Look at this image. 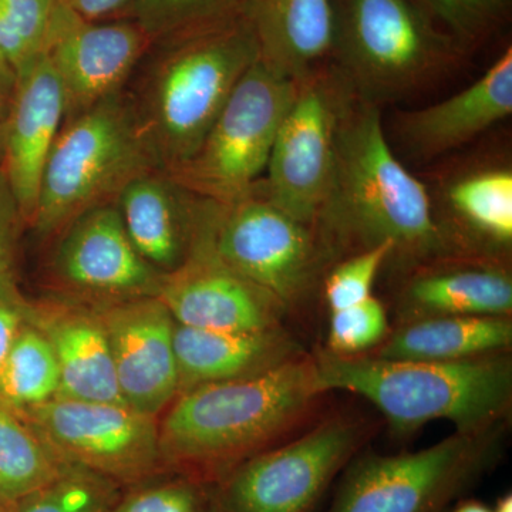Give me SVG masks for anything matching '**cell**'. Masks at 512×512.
I'll return each mask as SVG.
<instances>
[{
    "mask_svg": "<svg viewBox=\"0 0 512 512\" xmlns=\"http://www.w3.org/2000/svg\"><path fill=\"white\" fill-rule=\"evenodd\" d=\"M330 261L390 244L404 268L468 255L441 225L426 185L394 154L377 104L356 96L340 121L328 192L315 225Z\"/></svg>",
    "mask_w": 512,
    "mask_h": 512,
    "instance_id": "cell-1",
    "label": "cell"
},
{
    "mask_svg": "<svg viewBox=\"0 0 512 512\" xmlns=\"http://www.w3.org/2000/svg\"><path fill=\"white\" fill-rule=\"evenodd\" d=\"M326 396L313 353L262 375L185 390L158 419L165 466L221 483L249 458L312 426Z\"/></svg>",
    "mask_w": 512,
    "mask_h": 512,
    "instance_id": "cell-2",
    "label": "cell"
},
{
    "mask_svg": "<svg viewBox=\"0 0 512 512\" xmlns=\"http://www.w3.org/2000/svg\"><path fill=\"white\" fill-rule=\"evenodd\" d=\"M153 57L128 92L158 165L174 170L192 156L239 80L259 60L244 16L153 43Z\"/></svg>",
    "mask_w": 512,
    "mask_h": 512,
    "instance_id": "cell-3",
    "label": "cell"
},
{
    "mask_svg": "<svg viewBox=\"0 0 512 512\" xmlns=\"http://www.w3.org/2000/svg\"><path fill=\"white\" fill-rule=\"evenodd\" d=\"M313 356L326 392L363 397L396 433H412L434 420L451 421L464 433L507 423L512 403L508 352L450 362L339 356L328 350Z\"/></svg>",
    "mask_w": 512,
    "mask_h": 512,
    "instance_id": "cell-4",
    "label": "cell"
},
{
    "mask_svg": "<svg viewBox=\"0 0 512 512\" xmlns=\"http://www.w3.org/2000/svg\"><path fill=\"white\" fill-rule=\"evenodd\" d=\"M160 168L127 90L64 120L47 157L29 228L52 239L84 211L116 201L138 175Z\"/></svg>",
    "mask_w": 512,
    "mask_h": 512,
    "instance_id": "cell-5",
    "label": "cell"
},
{
    "mask_svg": "<svg viewBox=\"0 0 512 512\" xmlns=\"http://www.w3.org/2000/svg\"><path fill=\"white\" fill-rule=\"evenodd\" d=\"M463 55L416 0H335L330 56L359 99H402Z\"/></svg>",
    "mask_w": 512,
    "mask_h": 512,
    "instance_id": "cell-6",
    "label": "cell"
},
{
    "mask_svg": "<svg viewBox=\"0 0 512 512\" xmlns=\"http://www.w3.org/2000/svg\"><path fill=\"white\" fill-rule=\"evenodd\" d=\"M379 426L348 410L322 414L308 429L249 458L218 483L217 512H315Z\"/></svg>",
    "mask_w": 512,
    "mask_h": 512,
    "instance_id": "cell-7",
    "label": "cell"
},
{
    "mask_svg": "<svg viewBox=\"0 0 512 512\" xmlns=\"http://www.w3.org/2000/svg\"><path fill=\"white\" fill-rule=\"evenodd\" d=\"M504 429L456 431L423 450L356 456L328 512H443L497 463Z\"/></svg>",
    "mask_w": 512,
    "mask_h": 512,
    "instance_id": "cell-8",
    "label": "cell"
},
{
    "mask_svg": "<svg viewBox=\"0 0 512 512\" xmlns=\"http://www.w3.org/2000/svg\"><path fill=\"white\" fill-rule=\"evenodd\" d=\"M200 237L225 265L272 293L289 313L309 301L330 264L315 228L272 204L261 181L231 204L212 202Z\"/></svg>",
    "mask_w": 512,
    "mask_h": 512,
    "instance_id": "cell-9",
    "label": "cell"
},
{
    "mask_svg": "<svg viewBox=\"0 0 512 512\" xmlns=\"http://www.w3.org/2000/svg\"><path fill=\"white\" fill-rule=\"evenodd\" d=\"M298 82L261 60L244 74L192 156L168 171L202 198L227 205L254 190L268 167Z\"/></svg>",
    "mask_w": 512,
    "mask_h": 512,
    "instance_id": "cell-10",
    "label": "cell"
},
{
    "mask_svg": "<svg viewBox=\"0 0 512 512\" xmlns=\"http://www.w3.org/2000/svg\"><path fill=\"white\" fill-rule=\"evenodd\" d=\"M355 97L335 66H320L298 82L276 133L262 191L303 224L315 225L328 192L340 121Z\"/></svg>",
    "mask_w": 512,
    "mask_h": 512,
    "instance_id": "cell-11",
    "label": "cell"
},
{
    "mask_svg": "<svg viewBox=\"0 0 512 512\" xmlns=\"http://www.w3.org/2000/svg\"><path fill=\"white\" fill-rule=\"evenodd\" d=\"M22 413L64 461L111 483L140 484L167 467L157 417L127 404L56 397Z\"/></svg>",
    "mask_w": 512,
    "mask_h": 512,
    "instance_id": "cell-12",
    "label": "cell"
},
{
    "mask_svg": "<svg viewBox=\"0 0 512 512\" xmlns=\"http://www.w3.org/2000/svg\"><path fill=\"white\" fill-rule=\"evenodd\" d=\"M52 239L50 293L92 305L160 295L165 275L138 254L114 202L84 211Z\"/></svg>",
    "mask_w": 512,
    "mask_h": 512,
    "instance_id": "cell-13",
    "label": "cell"
},
{
    "mask_svg": "<svg viewBox=\"0 0 512 512\" xmlns=\"http://www.w3.org/2000/svg\"><path fill=\"white\" fill-rule=\"evenodd\" d=\"M153 40L136 20L93 22L57 2L45 55L62 86L64 120L126 90Z\"/></svg>",
    "mask_w": 512,
    "mask_h": 512,
    "instance_id": "cell-14",
    "label": "cell"
},
{
    "mask_svg": "<svg viewBox=\"0 0 512 512\" xmlns=\"http://www.w3.org/2000/svg\"><path fill=\"white\" fill-rule=\"evenodd\" d=\"M93 306L109 339L121 399L160 419L180 392L173 316L158 296Z\"/></svg>",
    "mask_w": 512,
    "mask_h": 512,
    "instance_id": "cell-15",
    "label": "cell"
},
{
    "mask_svg": "<svg viewBox=\"0 0 512 512\" xmlns=\"http://www.w3.org/2000/svg\"><path fill=\"white\" fill-rule=\"evenodd\" d=\"M158 298L188 328L258 332L282 328L289 315L272 293L217 258L200 231L184 264L165 275Z\"/></svg>",
    "mask_w": 512,
    "mask_h": 512,
    "instance_id": "cell-16",
    "label": "cell"
},
{
    "mask_svg": "<svg viewBox=\"0 0 512 512\" xmlns=\"http://www.w3.org/2000/svg\"><path fill=\"white\" fill-rule=\"evenodd\" d=\"M63 121L62 86L49 57L42 53L16 74L15 92L2 123V170L28 227L47 157Z\"/></svg>",
    "mask_w": 512,
    "mask_h": 512,
    "instance_id": "cell-17",
    "label": "cell"
},
{
    "mask_svg": "<svg viewBox=\"0 0 512 512\" xmlns=\"http://www.w3.org/2000/svg\"><path fill=\"white\" fill-rule=\"evenodd\" d=\"M512 113V49L498 57L477 80L448 99L394 120V134L404 153L430 161L463 147Z\"/></svg>",
    "mask_w": 512,
    "mask_h": 512,
    "instance_id": "cell-18",
    "label": "cell"
},
{
    "mask_svg": "<svg viewBox=\"0 0 512 512\" xmlns=\"http://www.w3.org/2000/svg\"><path fill=\"white\" fill-rule=\"evenodd\" d=\"M212 202L156 168L130 181L114 204L138 254L168 275L190 255Z\"/></svg>",
    "mask_w": 512,
    "mask_h": 512,
    "instance_id": "cell-19",
    "label": "cell"
},
{
    "mask_svg": "<svg viewBox=\"0 0 512 512\" xmlns=\"http://www.w3.org/2000/svg\"><path fill=\"white\" fill-rule=\"evenodd\" d=\"M28 320L45 335L60 370L57 397L123 403L109 339L90 303L50 293L30 299Z\"/></svg>",
    "mask_w": 512,
    "mask_h": 512,
    "instance_id": "cell-20",
    "label": "cell"
},
{
    "mask_svg": "<svg viewBox=\"0 0 512 512\" xmlns=\"http://www.w3.org/2000/svg\"><path fill=\"white\" fill-rule=\"evenodd\" d=\"M512 279L500 258L453 255L412 268L399 295L402 323L437 316H507Z\"/></svg>",
    "mask_w": 512,
    "mask_h": 512,
    "instance_id": "cell-21",
    "label": "cell"
},
{
    "mask_svg": "<svg viewBox=\"0 0 512 512\" xmlns=\"http://www.w3.org/2000/svg\"><path fill=\"white\" fill-rule=\"evenodd\" d=\"M180 392L201 384L262 375L305 355L291 332L282 328L229 332L188 328L175 322Z\"/></svg>",
    "mask_w": 512,
    "mask_h": 512,
    "instance_id": "cell-22",
    "label": "cell"
},
{
    "mask_svg": "<svg viewBox=\"0 0 512 512\" xmlns=\"http://www.w3.org/2000/svg\"><path fill=\"white\" fill-rule=\"evenodd\" d=\"M335 0H245L244 18L258 43L259 60L299 82L330 56Z\"/></svg>",
    "mask_w": 512,
    "mask_h": 512,
    "instance_id": "cell-23",
    "label": "cell"
},
{
    "mask_svg": "<svg viewBox=\"0 0 512 512\" xmlns=\"http://www.w3.org/2000/svg\"><path fill=\"white\" fill-rule=\"evenodd\" d=\"M440 220L466 254L493 256L512 242V171L495 165L457 175L441 192Z\"/></svg>",
    "mask_w": 512,
    "mask_h": 512,
    "instance_id": "cell-24",
    "label": "cell"
},
{
    "mask_svg": "<svg viewBox=\"0 0 512 512\" xmlns=\"http://www.w3.org/2000/svg\"><path fill=\"white\" fill-rule=\"evenodd\" d=\"M511 343L512 322L507 316H437L402 323L366 356L450 362L508 352Z\"/></svg>",
    "mask_w": 512,
    "mask_h": 512,
    "instance_id": "cell-25",
    "label": "cell"
},
{
    "mask_svg": "<svg viewBox=\"0 0 512 512\" xmlns=\"http://www.w3.org/2000/svg\"><path fill=\"white\" fill-rule=\"evenodd\" d=\"M73 467L25 414L0 399V501L6 507L52 484Z\"/></svg>",
    "mask_w": 512,
    "mask_h": 512,
    "instance_id": "cell-26",
    "label": "cell"
},
{
    "mask_svg": "<svg viewBox=\"0 0 512 512\" xmlns=\"http://www.w3.org/2000/svg\"><path fill=\"white\" fill-rule=\"evenodd\" d=\"M59 392L60 370L52 346L28 320L0 366V399L25 412L56 399Z\"/></svg>",
    "mask_w": 512,
    "mask_h": 512,
    "instance_id": "cell-27",
    "label": "cell"
},
{
    "mask_svg": "<svg viewBox=\"0 0 512 512\" xmlns=\"http://www.w3.org/2000/svg\"><path fill=\"white\" fill-rule=\"evenodd\" d=\"M245 0H134L136 20L153 43L195 30L212 28L244 16Z\"/></svg>",
    "mask_w": 512,
    "mask_h": 512,
    "instance_id": "cell-28",
    "label": "cell"
},
{
    "mask_svg": "<svg viewBox=\"0 0 512 512\" xmlns=\"http://www.w3.org/2000/svg\"><path fill=\"white\" fill-rule=\"evenodd\" d=\"M57 0H0V63L22 72L45 52Z\"/></svg>",
    "mask_w": 512,
    "mask_h": 512,
    "instance_id": "cell-29",
    "label": "cell"
},
{
    "mask_svg": "<svg viewBox=\"0 0 512 512\" xmlns=\"http://www.w3.org/2000/svg\"><path fill=\"white\" fill-rule=\"evenodd\" d=\"M117 497V484L73 467L52 484L9 505L5 512H107Z\"/></svg>",
    "mask_w": 512,
    "mask_h": 512,
    "instance_id": "cell-30",
    "label": "cell"
},
{
    "mask_svg": "<svg viewBox=\"0 0 512 512\" xmlns=\"http://www.w3.org/2000/svg\"><path fill=\"white\" fill-rule=\"evenodd\" d=\"M424 12L464 53L503 28L512 0H416Z\"/></svg>",
    "mask_w": 512,
    "mask_h": 512,
    "instance_id": "cell-31",
    "label": "cell"
},
{
    "mask_svg": "<svg viewBox=\"0 0 512 512\" xmlns=\"http://www.w3.org/2000/svg\"><path fill=\"white\" fill-rule=\"evenodd\" d=\"M212 484L181 476L136 484L117 497L107 512H217Z\"/></svg>",
    "mask_w": 512,
    "mask_h": 512,
    "instance_id": "cell-32",
    "label": "cell"
},
{
    "mask_svg": "<svg viewBox=\"0 0 512 512\" xmlns=\"http://www.w3.org/2000/svg\"><path fill=\"white\" fill-rule=\"evenodd\" d=\"M383 303L375 296L330 312L328 352L339 356L366 355L389 335Z\"/></svg>",
    "mask_w": 512,
    "mask_h": 512,
    "instance_id": "cell-33",
    "label": "cell"
},
{
    "mask_svg": "<svg viewBox=\"0 0 512 512\" xmlns=\"http://www.w3.org/2000/svg\"><path fill=\"white\" fill-rule=\"evenodd\" d=\"M392 255V245L383 244L350 255L336 265L326 276L323 286L330 312L348 308L370 298L380 269L390 261Z\"/></svg>",
    "mask_w": 512,
    "mask_h": 512,
    "instance_id": "cell-34",
    "label": "cell"
},
{
    "mask_svg": "<svg viewBox=\"0 0 512 512\" xmlns=\"http://www.w3.org/2000/svg\"><path fill=\"white\" fill-rule=\"evenodd\" d=\"M29 306L30 299L20 291L13 271L0 274V366L28 322Z\"/></svg>",
    "mask_w": 512,
    "mask_h": 512,
    "instance_id": "cell-35",
    "label": "cell"
},
{
    "mask_svg": "<svg viewBox=\"0 0 512 512\" xmlns=\"http://www.w3.org/2000/svg\"><path fill=\"white\" fill-rule=\"evenodd\" d=\"M26 227L18 200L0 168V274L13 271L20 235Z\"/></svg>",
    "mask_w": 512,
    "mask_h": 512,
    "instance_id": "cell-36",
    "label": "cell"
},
{
    "mask_svg": "<svg viewBox=\"0 0 512 512\" xmlns=\"http://www.w3.org/2000/svg\"><path fill=\"white\" fill-rule=\"evenodd\" d=\"M76 15L93 22L130 18L134 0H57Z\"/></svg>",
    "mask_w": 512,
    "mask_h": 512,
    "instance_id": "cell-37",
    "label": "cell"
},
{
    "mask_svg": "<svg viewBox=\"0 0 512 512\" xmlns=\"http://www.w3.org/2000/svg\"><path fill=\"white\" fill-rule=\"evenodd\" d=\"M15 84V74L0 63V123H3L6 114H8L10 101H12L13 92H15Z\"/></svg>",
    "mask_w": 512,
    "mask_h": 512,
    "instance_id": "cell-38",
    "label": "cell"
},
{
    "mask_svg": "<svg viewBox=\"0 0 512 512\" xmlns=\"http://www.w3.org/2000/svg\"><path fill=\"white\" fill-rule=\"evenodd\" d=\"M448 512H493V510L483 503L471 500L458 504L456 508Z\"/></svg>",
    "mask_w": 512,
    "mask_h": 512,
    "instance_id": "cell-39",
    "label": "cell"
},
{
    "mask_svg": "<svg viewBox=\"0 0 512 512\" xmlns=\"http://www.w3.org/2000/svg\"><path fill=\"white\" fill-rule=\"evenodd\" d=\"M493 512H512V495H503L495 504Z\"/></svg>",
    "mask_w": 512,
    "mask_h": 512,
    "instance_id": "cell-40",
    "label": "cell"
},
{
    "mask_svg": "<svg viewBox=\"0 0 512 512\" xmlns=\"http://www.w3.org/2000/svg\"><path fill=\"white\" fill-rule=\"evenodd\" d=\"M3 160V124L0 123V168H2Z\"/></svg>",
    "mask_w": 512,
    "mask_h": 512,
    "instance_id": "cell-41",
    "label": "cell"
},
{
    "mask_svg": "<svg viewBox=\"0 0 512 512\" xmlns=\"http://www.w3.org/2000/svg\"><path fill=\"white\" fill-rule=\"evenodd\" d=\"M6 511V505L2 503V501H0V512H5Z\"/></svg>",
    "mask_w": 512,
    "mask_h": 512,
    "instance_id": "cell-42",
    "label": "cell"
}]
</instances>
